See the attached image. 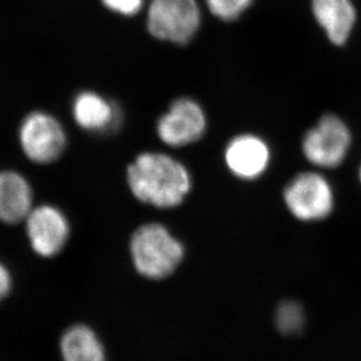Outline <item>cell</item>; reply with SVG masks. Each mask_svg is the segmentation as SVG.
<instances>
[{"label": "cell", "mask_w": 361, "mask_h": 361, "mask_svg": "<svg viewBox=\"0 0 361 361\" xmlns=\"http://www.w3.org/2000/svg\"><path fill=\"white\" fill-rule=\"evenodd\" d=\"M128 184L144 204L157 208L177 207L191 191V174L185 165L165 154L147 152L128 167Z\"/></svg>", "instance_id": "cell-1"}, {"label": "cell", "mask_w": 361, "mask_h": 361, "mask_svg": "<svg viewBox=\"0 0 361 361\" xmlns=\"http://www.w3.org/2000/svg\"><path fill=\"white\" fill-rule=\"evenodd\" d=\"M133 266L149 280H163L176 271L184 259V245L161 224H145L130 242Z\"/></svg>", "instance_id": "cell-2"}, {"label": "cell", "mask_w": 361, "mask_h": 361, "mask_svg": "<svg viewBox=\"0 0 361 361\" xmlns=\"http://www.w3.org/2000/svg\"><path fill=\"white\" fill-rule=\"evenodd\" d=\"M290 214L304 222L321 221L334 212V188L317 172L297 174L283 192Z\"/></svg>", "instance_id": "cell-3"}, {"label": "cell", "mask_w": 361, "mask_h": 361, "mask_svg": "<svg viewBox=\"0 0 361 361\" xmlns=\"http://www.w3.org/2000/svg\"><path fill=\"white\" fill-rule=\"evenodd\" d=\"M201 12L197 0H152L147 28L154 38L185 44L197 35Z\"/></svg>", "instance_id": "cell-4"}, {"label": "cell", "mask_w": 361, "mask_h": 361, "mask_svg": "<svg viewBox=\"0 0 361 361\" xmlns=\"http://www.w3.org/2000/svg\"><path fill=\"white\" fill-rule=\"evenodd\" d=\"M352 136L348 126L334 115L324 116L307 131L302 149L309 163L321 169H334L348 156Z\"/></svg>", "instance_id": "cell-5"}, {"label": "cell", "mask_w": 361, "mask_h": 361, "mask_svg": "<svg viewBox=\"0 0 361 361\" xmlns=\"http://www.w3.org/2000/svg\"><path fill=\"white\" fill-rule=\"evenodd\" d=\"M19 140L26 157L38 164L56 161L66 147V133L61 124L54 117L39 111L25 118Z\"/></svg>", "instance_id": "cell-6"}, {"label": "cell", "mask_w": 361, "mask_h": 361, "mask_svg": "<svg viewBox=\"0 0 361 361\" xmlns=\"http://www.w3.org/2000/svg\"><path fill=\"white\" fill-rule=\"evenodd\" d=\"M206 126L204 110L198 103L191 99H179L158 121L157 133L166 145L186 147L204 136Z\"/></svg>", "instance_id": "cell-7"}, {"label": "cell", "mask_w": 361, "mask_h": 361, "mask_svg": "<svg viewBox=\"0 0 361 361\" xmlns=\"http://www.w3.org/2000/svg\"><path fill=\"white\" fill-rule=\"evenodd\" d=\"M25 222L32 249L41 257H53L68 241V220L54 206L33 207Z\"/></svg>", "instance_id": "cell-8"}, {"label": "cell", "mask_w": 361, "mask_h": 361, "mask_svg": "<svg viewBox=\"0 0 361 361\" xmlns=\"http://www.w3.org/2000/svg\"><path fill=\"white\" fill-rule=\"evenodd\" d=\"M270 157L268 144L250 133L234 137L225 151L226 165L242 180H254L261 177L269 166Z\"/></svg>", "instance_id": "cell-9"}, {"label": "cell", "mask_w": 361, "mask_h": 361, "mask_svg": "<svg viewBox=\"0 0 361 361\" xmlns=\"http://www.w3.org/2000/svg\"><path fill=\"white\" fill-rule=\"evenodd\" d=\"M33 209L31 185L13 171L0 172V221L8 225L25 221Z\"/></svg>", "instance_id": "cell-10"}, {"label": "cell", "mask_w": 361, "mask_h": 361, "mask_svg": "<svg viewBox=\"0 0 361 361\" xmlns=\"http://www.w3.org/2000/svg\"><path fill=\"white\" fill-rule=\"evenodd\" d=\"M312 11L332 44H346L357 19L352 0H312Z\"/></svg>", "instance_id": "cell-11"}, {"label": "cell", "mask_w": 361, "mask_h": 361, "mask_svg": "<svg viewBox=\"0 0 361 361\" xmlns=\"http://www.w3.org/2000/svg\"><path fill=\"white\" fill-rule=\"evenodd\" d=\"M73 115L82 129L92 133L116 129L121 122L120 110L113 103L92 92H83L76 96Z\"/></svg>", "instance_id": "cell-12"}, {"label": "cell", "mask_w": 361, "mask_h": 361, "mask_svg": "<svg viewBox=\"0 0 361 361\" xmlns=\"http://www.w3.org/2000/svg\"><path fill=\"white\" fill-rule=\"evenodd\" d=\"M60 351L63 361H106L102 343L85 325H74L62 334Z\"/></svg>", "instance_id": "cell-13"}, {"label": "cell", "mask_w": 361, "mask_h": 361, "mask_svg": "<svg viewBox=\"0 0 361 361\" xmlns=\"http://www.w3.org/2000/svg\"><path fill=\"white\" fill-rule=\"evenodd\" d=\"M276 326L283 334H297L305 326V312L296 300H286L279 305L275 314Z\"/></svg>", "instance_id": "cell-14"}, {"label": "cell", "mask_w": 361, "mask_h": 361, "mask_svg": "<svg viewBox=\"0 0 361 361\" xmlns=\"http://www.w3.org/2000/svg\"><path fill=\"white\" fill-rule=\"evenodd\" d=\"M252 3V0H206L211 13L225 21L238 19Z\"/></svg>", "instance_id": "cell-15"}, {"label": "cell", "mask_w": 361, "mask_h": 361, "mask_svg": "<svg viewBox=\"0 0 361 361\" xmlns=\"http://www.w3.org/2000/svg\"><path fill=\"white\" fill-rule=\"evenodd\" d=\"M144 0H102L104 6L122 16H135L143 6Z\"/></svg>", "instance_id": "cell-16"}, {"label": "cell", "mask_w": 361, "mask_h": 361, "mask_svg": "<svg viewBox=\"0 0 361 361\" xmlns=\"http://www.w3.org/2000/svg\"><path fill=\"white\" fill-rule=\"evenodd\" d=\"M12 277L6 267L0 262V302L10 293Z\"/></svg>", "instance_id": "cell-17"}, {"label": "cell", "mask_w": 361, "mask_h": 361, "mask_svg": "<svg viewBox=\"0 0 361 361\" xmlns=\"http://www.w3.org/2000/svg\"><path fill=\"white\" fill-rule=\"evenodd\" d=\"M359 180H360L361 183V164L360 167H359Z\"/></svg>", "instance_id": "cell-18"}]
</instances>
